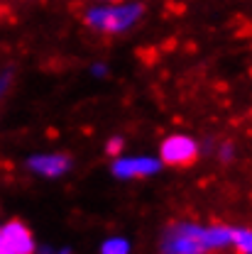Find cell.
I'll return each mask as SVG.
<instances>
[{"label": "cell", "instance_id": "obj_1", "mask_svg": "<svg viewBox=\"0 0 252 254\" xmlns=\"http://www.w3.org/2000/svg\"><path fill=\"white\" fill-rule=\"evenodd\" d=\"M145 7L140 2H118V5H93L86 10L84 22L95 32L103 34H123L127 32L140 17Z\"/></svg>", "mask_w": 252, "mask_h": 254}, {"label": "cell", "instance_id": "obj_2", "mask_svg": "<svg viewBox=\"0 0 252 254\" xmlns=\"http://www.w3.org/2000/svg\"><path fill=\"white\" fill-rule=\"evenodd\" d=\"M203 227L193 222H174L164 230L159 254H206Z\"/></svg>", "mask_w": 252, "mask_h": 254}, {"label": "cell", "instance_id": "obj_3", "mask_svg": "<svg viewBox=\"0 0 252 254\" xmlns=\"http://www.w3.org/2000/svg\"><path fill=\"white\" fill-rule=\"evenodd\" d=\"M198 142L189 137V134H169L162 142V159L164 164L171 166H189L198 159Z\"/></svg>", "mask_w": 252, "mask_h": 254}, {"label": "cell", "instance_id": "obj_4", "mask_svg": "<svg viewBox=\"0 0 252 254\" xmlns=\"http://www.w3.org/2000/svg\"><path fill=\"white\" fill-rule=\"evenodd\" d=\"M162 169V161L155 157H115L113 176L118 179H145Z\"/></svg>", "mask_w": 252, "mask_h": 254}, {"label": "cell", "instance_id": "obj_5", "mask_svg": "<svg viewBox=\"0 0 252 254\" xmlns=\"http://www.w3.org/2000/svg\"><path fill=\"white\" fill-rule=\"evenodd\" d=\"M27 169L37 176L57 179L71 169V157L69 154H32L27 159Z\"/></svg>", "mask_w": 252, "mask_h": 254}, {"label": "cell", "instance_id": "obj_6", "mask_svg": "<svg viewBox=\"0 0 252 254\" xmlns=\"http://www.w3.org/2000/svg\"><path fill=\"white\" fill-rule=\"evenodd\" d=\"M2 242L12 254H34V237L20 220H10L0 225Z\"/></svg>", "mask_w": 252, "mask_h": 254}, {"label": "cell", "instance_id": "obj_7", "mask_svg": "<svg viewBox=\"0 0 252 254\" xmlns=\"http://www.w3.org/2000/svg\"><path fill=\"white\" fill-rule=\"evenodd\" d=\"M230 235L233 230L225 227V225H211V227H203V245L206 250H225L230 247Z\"/></svg>", "mask_w": 252, "mask_h": 254}, {"label": "cell", "instance_id": "obj_8", "mask_svg": "<svg viewBox=\"0 0 252 254\" xmlns=\"http://www.w3.org/2000/svg\"><path fill=\"white\" fill-rule=\"evenodd\" d=\"M230 245H235L238 254H252V230H233Z\"/></svg>", "mask_w": 252, "mask_h": 254}, {"label": "cell", "instance_id": "obj_9", "mask_svg": "<svg viewBox=\"0 0 252 254\" xmlns=\"http://www.w3.org/2000/svg\"><path fill=\"white\" fill-rule=\"evenodd\" d=\"M100 254H130V245H127V240H123V237H110V240L103 242Z\"/></svg>", "mask_w": 252, "mask_h": 254}, {"label": "cell", "instance_id": "obj_10", "mask_svg": "<svg viewBox=\"0 0 252 254\" xmlns=\"http://www.w3.org/2000/svg\"><path fill=\"white\" fill-rule=\"evenodd\" d=\"M123 147H125V139H123V137H110V139H108V144H105V152L115 159V157H120V154H123Z\"/></svg>", "mask_w": 252, "mask_h": 254}, {"label": "cell", "instance_id": "obj_11", "mask_svg": "<svg viewBox=\"0 0 252 254\" xmlns=\"http://www.w3.org/2000/svg\"><path fill=\"white\" fill-rule=\"evenodd\" d=\"M10 86H12V68H2L0 71V100L7 95Z\"/></svg>", "mask_w": 252, "mask_h": 254}, {"label": "cell", "instance_id": "obj_12", "mask_svg": "<svg viewBox=\"0 0 252 254\" xmlns=\"http://www.w3.org/2000/svg\"><path fill=\"white\" fill-rule=\"evenodd\" d=\"M218 157H221L223 161H230V159L235 157V149H233V144H228V142H225V144H221V147H218Z\"/></svg>", "mask_w": 252, "mask_h": 254}, {"label": "cell", "instance_id": "obj_13", "mask_svg": "<svg viewBox=\"0 0 252 254\" xmlns=\"http://www.w3.org/2000/svg\"><path fill=\"white\" fill-rule=\"evenodd\" d=\"M91 71H93V76H105V73H108L105 64H93V68H91Z\"/></svg>", "mask_w": 252, "mask_h": 254}, {"label": "cell", "instance_id": "obj_14", "mask_svg": "<svg viewBox=\"0 0 252 254\" xmlns=\"http://www.w3.org/2000/svg\"><path fill=\"white\" fill-rule=\"evenodd\" d=\"M2 252H10V250L5 247V242H2V232H0V254H2Z\"/></svg>", "mask_w": 252, "mask_h": 254}, {"label": "cell", "instance_id": "obj_15", "mask_svg": "<svg viewBox=\"0 0 252 254\" xmlns=\"http://www.w3.org/2000/svg\"><path fill=\"white\" fill-rule=\"evenodd\" d=\"M39 254H54V252H52L49 247H42V250H39Z\"/></svg>", "mask_w": 252, "mask_h": 254}, {"label": "cell", "instance_id": "obj_16", "mask_svg": "<svg viewBox=\"0 0 252 254\" xmlns=\"http://www.w3.org/2000/svg\"><path fill=\"white\" fill-rule=\"evenodd\" d=\"M98 2H108V0H98Z\"/></svg>", "mask_w": 252, "mask_h": 254}, {"label": "cell", "instance_id": "obj_17", "mask_svg": "<svg viewBox=\"0 0 252 254\" xmlns=\"http://www.w3.org/2000/svg\"><path fill=\"white\" fill-rule=\"evenodd\" d=\"M2 254H12V252H2Z\"/></svg>", "mask_w": 252, "mask_h": 254}]
</instances>
